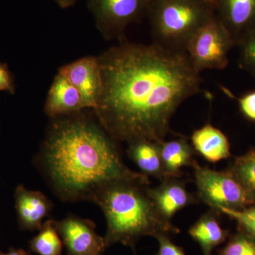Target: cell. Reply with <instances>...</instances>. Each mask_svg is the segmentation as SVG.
<instances>
[{"instance_id":"obj_1","label":"cell","mask_w":255,"mask_h":255,"mask_svg":"<svg viewBox=\"0 0 255 255\" xmlns=\"http://www.w3.org/2000/svg\"><path fill=\"white\" fill-rule=\"evenodd\" d=\"M98 58L102 90L95 112L117 142L164 141L179 106L201 90V73L185 51L122 42Z\"/></svg>"},{"instance_id":"obj_2","label":"cell","mask_w":255,"mask_h":255,"mask_svg":"<svg viewBox=\"0 0 255 255\" xmlns=\"http://www.w3.org/2000/svg\"><path fill=\"white\" fill-rule=\"evenodd\" d=\"M78 113L52 119L38 163L55 194L64 201H91L106 186L121 181L150 184L128 168L117 141L100 123Z\"/></svg>"},{"instance_id":"obj_3","label":"cell","mask_w":255,"mask_h":255,"mask_svg":"<svg viewBox=\"0 0 255 255\" xmlns=\"http://www.w3.org/2000/svg\"><path fill=\"white\" fill-rule=\"evenodd\" d=\"M148 186L137 181H121L106 186L94 196L92 202L100 206L107 220V248L121 243L134 250L136 242L144 236L156 238L179 233L157 211Z\"/></svg>"},{"instance_id":"obj_4","label":"cell","mask_w":255,"mask_h":255,"mask_svg":"<svg viewBox=\"0 0 255 255\" xmlns=\"http://www.w3.org/2000/svg\"><path fill=\"white\" fill-rule=\"evenodd\" d=\"M214 14V6L199 0H151L147 14L153 43L186 52L191 38Z\"/></svg>"},{"instance_id":"obj_5","label":"cell","mask_w":255,"mask_h":255,"mask_svg":"<svg viewBox=\"0 0 255 255\" xmlns=\"http://www.w3.org/2000/svg\"><path fill=\"white\" fill-rule=\"evenodd\" d=\"M191 167L199 199L214 212L218 213L221 208L241 210L255 204L231 171L214 170L203 167L195 160Z\"/></svg>"},{"instance_id":"obj_6","label":"cell","mask_w":255,"mask_h":255,"mask_svg":"<svg viewBox=\"0 0 255 255\" xmlns=\"http://www.w3.org/2000/svg\"><path fill=\"white\" fill-rule=\"evenodd\" d=\"M236 45L230 32L216 13L191 38L186 53L199 73L223 70L228 64V53Z\"/></svg>"},{"instance_id":"obj_7","label":"cell","mask_w":255,"mask_h":255,"mask_svg":"<svg viewBox=\"0 0 255 255\" xmlns=\"http://www.w3.org/2000/svg\"><path fill=\"white\" fill-rule=\"evenodd\" d=\"M151 0H89L97 28L107 40L122 39L126 28L147 14Z\"/></svg>"},{"instance_id":"obj_8","label":"cell","mask_w":255,"mask_h":255,"mask_svg":"<svg viewBox=\"0 0 255 255\" xmlns=\"http://www.w3.org/2000/svg\"><path fill=\"white\" fill-rule=\"evenodd\" d=\"M55 226L68 255H103L106 248L105 238L95 231V223L75 215H70Z\"/></svg>"},{"instance_id":"obj_9","label":"cell","mask_w":255,"mask_h":255,"mask_svg":"<svg viewBox=\"0 0 255 255\" xmlns=\"http://www.w3.org/2000/svg\"><path fill=\"white\" fill-rule=\"evenodd\" d=\"M58 72L80 92L87 108L95 110L102 90L98 57H84L62 67Z\"/></svg>"},{"instance_id":"obj_10","label":"cell","mask_w":255,"mask_h":255,"mask_svg":"<svg viewBox=\"0 0 255 255\" xmlns=\"http://www.w3.org/2000/svg\"><path fill=\"white\" fill-rule=\"evenodd\" d=\"M215 13L236 45L255 31V0H218Z\"/></svg>"},{"instance_id":"obj_11","label":"cell","mask_w":255,"mask_h":255,"mask_svg":"<svg viewBox=\"0 0 255 255\" xmlns=\"http://www.w3.org/2000/svg\"><path fill=\"white\" fill-rule=\"evenodd\" d=\"M148 193L159 214L169 221L181 210L198 202L186 183L177 177L164 179L157 187L149 188Z\"/></svg>"},{"instance_id":"obj_12","label":"cell","mask_w":255,"mask_h":255,"mask_svg":"<svg viewBox=\"0 0 255 255\" xmlns=\"http://www.w3.org/2000/svg\"><path fill=\"white\" fill-rule=\"evenodd\" d=\"M15 200L20 226L25 230L39 231L43 220L53 209L52 201L41 191L28 190L22 185L16 188Z\"/></svg>"},{"instance_id":"obj_13","label":"cell","mask_w":255,"mask_h":255,"mask_svg":"<svg viewBox=\"0 0 255 255\" xmlns=\"http://www.w3.org/2000/svg\"><path fill=\"white\" fill-rule=\"evenodd\" d=\"M87 109L80 92L59 72L52 83L44 111L50 118L78 113Z\"/></svg>"},{"instance_id":"obj_14","label":"cell","mask_w":255,"mask_h":255,"mask_svg":"<svg viewBox=\"0 0 255 255\" xmlns=\"http://www.w3.org/2000/svg\"><path fill=\"white\" fill-rule=\"evenodd\" d=\"M194 150L209 162H218L231 157V146L227 136L217 128L206 124L191 135Z\"/></svg>"},{"instance_id":"obj_15","label":"cell","mask_w":255,"mask_h":255,"mask_svg":"<svg viewBox=\"0 0 255 255\" xmlns=\"http://www.w3.org/2000/svg\"><path fill=\"white\" fill-rule=\"evenodd\" d=\"M127 153L142 174L157 178L160 181L167 179L161 159L159 143L150 140H138L128 144Z\"/></svg>"},{"instance_id":"obj_16","label":"cell","mask_w":255,"mask_h":255,"mask_svg":"<svg viewBox=\"0 0 255 255\" xmlns=\"http://www.w3.org/2000/svg\"><path fill=\"white\" fill-rule=\"evenodd\" d=\"M189 236L199 243L204 255H212L216 247L226 241L228 231L223 229L211 210L198 220L189 230Z\"/></svg>"},{"instance_id":"obj_17","label":"cell","mask_w":255,"mask_h":255,"mask_svg":"<svg viewBox=\"0 0 255 255\" xmlns=\"http://www.w3.org/2000/svg\"><path fill=\"white\" fill-rule=\"evenodd\" d=\"M161 159L167 178L181 177L183 167L192 165V147L184 139L162 141L159 143Z\"/></svg>"},{"instance_id":"obj_18","label":"cell","mask_w":255,"mask_h":255,"mask_svg":"<svg viewBox=\"0 0 255 255\" xmlns=\"http://www.w3.org/2000/svg\"><path fill=\"white\" fill-rule=\"evenodd\" d=\"M33 253L39 255H62L63 242L55 226V221L47 220L39 233L30 242Z\"/></svg>"},{"instance_id":"obj_19","label":"cell","mask_w":255,"mask_h":255,"mask_svg":"<svg viewBox=\"0 0 255 255\" xmlns=\"http://www.w3.org/2000/svg\"><path fill=\"white\" fill-rule=\"evenodd\" d=\"M230 171L255 201V149L237 157Z\"/></svg>"},{"instance_id":"obj_20","label":"cell","mask_w":255,"mask_h":255,"mask_svg":"<svg viewBox=\"0 0 255 255\" xmlns=\"http://www.w3.org/2000/svg\"><path fill=\"white\" fill-rule=\"evenodd\" d=\"M219 255H255V236L240 231L231 237Z\"/></svg>"},{"instance_id":"obj_21","label":"cell","mask_w":255,"mask_h":255,"mask_svg":"<svg viewBox=\"0 0 255 255\" xmlns=\"http://www.w3.org/2000/svg\"><path fill=\"white\" fill-rule=\"evenodd\" d=\"M218 213L226 214L235 220L239 226V231L255 236V207H248L241 210L221 208Z\"/></svg>"},{"instance_id":"obj_22","label":"cell","mask_w":255,"mask_h":255,"mask_svg":"<svg viewBox=\"0 0 255 255\" xmlns=\"http://www.w3.org/2000/svg\"><path fill=\"white\" fill-rule=\"evenodd\" d=\"M243 61L245 65L255 73V31L241 43Z\"/></svg>"},{"instance_id":"obj_23","label":"cell","mask_w":255,"mask_h":255,"mask_svg":"<svg viewBox=\"0 0 255 255\" xmlns=\"http://www.w3.org/2000/svg\"><path fill=\"white\" fill-rule=\"evenodd\" d=\"M156 239L158 241L159 249L155 255H186L182 248L171 241L169 235H159Z\"/></svg>"},{"instance_id":"obj_24","label":"cell","mask_w":255,"mask_h":255,"mask_svg":"<svg viewBox=\"0 0 255 255\" xmlns=\"http://www.w3.org/2000/svg\"><path fill=\"white\" fill-rule=\"evenodd\" d=\"M241 112L250 120L255 122V91L238 99Z\"/></svg>"},{"instance_id":"obj_25","label":"cell","mask_w":255,"mask_h":255,"mask_svg":"<svg viewBox=\"0 0 255 255\" xmlns=\"http://www.w3.org/2000/svg\"><path fill=\"white\" fill-rule=\"evenodd\" d=\"M14 93V82L7 67L0 62V92Z\"/></svg>"},{"instance_id":"obj_26","label":"cell","mask_w":255,"mask_h":255,"mask_svg":"<svg viewBox=\"0 0 255 255\" xmlns=\"http://www.w3.org/2000/svg\"><path fill=\"white\" fill-rule=\"evenodd\" d=\"M58 4L59 5L60 7L63 8H68L70 7V6H73V4H75V3L76 2L77 0H55Z\"/></svg>"},{"instance_id":"obj_27","label":"cell","mask_w":255,"mask_h":255,"mask_svg":"<svg viewBox=\"0 0 255 255\" xmlns=\"http://www.w3.org/2000/svg\"><path fill=\"white\" fill-rule=\"evenodd\" d=\"M199 1H204V2L208 3V4L212 5L216 7V3L218 0H199Z\"/></svg>"},{"instance_id":"obj_28","label":"cell","mask_w":255,"mask_h":255,"mask_svg":"<svg viewBox=\"0 0 255 255\" xmlns=\"http://www.w3.org/2000/svg\"><path fill=\"white\" fill-rule=\"evenodd\" d=\"M0 255H8L7 253H6V254H1Z\"/></svg>"}]
</instances>
